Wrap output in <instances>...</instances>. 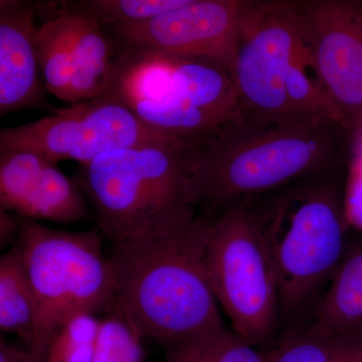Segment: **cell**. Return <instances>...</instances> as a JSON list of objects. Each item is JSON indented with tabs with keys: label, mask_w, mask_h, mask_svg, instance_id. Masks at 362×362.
<instances>
[{
	"label": "cell",
	"mask_w": 362,
	"mask_h": 362,
	"mask_svg": "<svg viewBox=\"0 0 362 362\" xmlns=\"http://www.w3.org/2000/svg\"><path fill=\"white\" fill-rule=\"evenodd\" d=\"M143 339L119 315L101 317L94 362H145Z\"/></svg>",
	"instance_id": "cell-21"
},
{
	"label": "cell",
	"mask_w": 362,
	"mask_h": 362,
	"mask_svg": "<svg viewBox=\"0 0 362 362\" xmlns=\"http://www.w3.org/2000/svg\"><path fill=\"white\" fill-rule=\"evenodd\" d=\"M314 77L351 140L362 138V11L334 0L297 2Z\"/></svg>",
	"instance_id": "cell-9"
},
{
	"label": "cell",
	"mask_w": 362,
	"mask_h": 362,
	"mask_svg": "<svg viewBox=\"0 0 362 362\" xmlns=\"http://www.w3.org/2000/svg\"><path fill=\"white\" fill-rule=\"evenodd\" d=\"M161 347L164 362H266L261 350L225 325Z\"/></svg>",
	"instance_id": "cell-17"
},
{
	"label": "cell",
	"mask_w": 362,
	"mask_h": 362,
	"mask_svg": "<svg viewBox=\"0 0 362 362\" xmlns=\"http://www.w3.org/2000/svg\"><path fill=\"white\" fill-rule=\"evenodd\" d=\"M0 362H45L30 349H21L6 338H0Z\"/></svg>",
	"instance_id": "cell-23"
},
{
	"label": "cell",
	"mask_w": 362,
	"mask_h": 362,
	"mask_svg": "<svg viewBox=\"0 0 362 362\" xmlns=\"http://www.w3.org/2000/svg\"><path fill=\"white\" fill-rule=\"evenodd\" d=\"M334 173L286 187L256 207L277 275L282 333L309 315L346 250L344 197Z\"/></svg>",
	"instance_id": "cell-3"
},
{
	"label": "cell",
	"mask_w": 362,
	"mask_h": 362,
	"mask_svg": "<svg viewBox=\"0 0 362 362\" xmlns=\"http://www.w3.org/2000/svg\"><path fill=\"white\" fill-rule=\"evenodd\" d=\"M346 141L349 135L332 118L256 124L237 116L192 147L185 201L211 216L233 202L335 173Z\"/></svg>",
	"instance_id": "cell-2"
},
{
	"label": "cell",
	"mask_w": 362,
	"mask_h": 362,
	"mask_svg": "<svg viewBox=\"0 0 362 362\" xmlns=\"http://www.w3.org/2000/svg\"><path fill=\"white\" fill-rule=\"evenodd\" d=\"M88 204L77 181L49 157L26 149L0 152V211L70 225L89 218Z\"/></svg>",
	"instance_id": "cell-11"
},
{
	"label": "cell",
	"mask_w": 362,
	"mask_h": 362,
	"mask_svg": "<svg viewBox=\"0 0 362 362\" xmlns=\"http://www.w3.org/2000/svg\"><path fill=\"white\" fill-rule=\"evenodd\" d=\"M206 218L187 202L112 244L115 311L160 346L223 325L206 263Z\"/></svg>",
	"instance_id": "cell-1"
},
{
	"label": "cell",
	"mask_w": 362,
	"mask_h": 362,
	"mask_svg": "<svg viewBox=\"0 0 362 362\" xmlns=\"http://www.w3.org/2000/svg\"><path fill=\"white\" fill-rule=\"evenodd\" d=\"M187 0H74L54 1L59 11L78 14L104 28L139 23L173 11Z\"/></svg>",
	"instance_id": "cell-18"
},
{
	"label": "cell",
	"mask_w": 362,
	"mask_h": 362,
	"mask_svg": "<svg viewBox=\"0 0 362 362\" xmlns=\"http://www.w3.org/2000/svg\"><path fill=\"white\" fill-rule=\"evenodd\" d=\"M247 122L280 124L335 119L311 77L297 1H246L230 68Z\"/></svg>",
	"instance_id": "cell-4"
},
{
	"label": "cell",
	"mask_w": 362,
	"mask_h": 362,
	"mask_svg": "<svg viewBox=\"0 0 362 362\" xmlns=\"http://www.w3.org/2000/svg\"><path fill=\"white\" fill-rule=\"evenodd\" d=\"M206 218L209 279L233 330L261 351L280 334L275 267L254 204L233 202Z\"/></svg>",
	"instance_id": "cell-6"
},
{
	"label": "cell",
	"mask_w": 362,
	"mask_h": 362,
	"mask_svg": "<svg viewBox=\"0 0 362 362\" xmlns=\"http://www.w3.org/2000/svg\"><path fill=\"white\" fill-rule=\"evenodd\" d=\"M68 21L76 69L71 82V104L103 96L110 83L117 45L103 26L83 16L59 11Z\"/></svg>",
	"instance_id": "cell-14"
},
{
	"label": "cell",
	"mask_w": 362,
	"mask_h": 362,
	"mask_svg": "<svg viewBox=\"0 0 362 362\" xmlns=\"http://www.w3.org/2000/svg\"><path fill=\"white\" fill-rule=\"evenodd\" d=\"M98 226L82 232L23 220L16 245L37 302V327L28 347L44 359L57 332L78 313L115 311V279Z\"/></svg>",
	"instance_id": "cell-5"
},
{
	"label": "cell",
	"mask_w": 362,
	"mask_h": 362,
	"mask_svg": "<svg viewBox=\"0 0 362 362\" xmlns=\"http://www.w3.org/2000/svg\"><path fill=\"white\" fill-rule=\"evenodd\" d=\"M37 302L16 244L0 258V329L30 346L37 327Z\"/></svg>",
	"instance_id": "cell-16"
},
{
	"label": "cell",
	"mask_w": 362,
	"mask_h": 362,
	"mask_svg": "<svg viewBox=\"0 0 362 362\" xmlns=\"http://www.w3.org/2000/svg\"><path fill=\"white\" fill-rule=\"evenodd\" d=\"M297 327L314 337L362 345V237L349 240L322 296Z\"/></svg>",
	"instance_id": "cell-13"
},
{
	"label": "cell",
	"mask_w": 362,
	"mask_h": 362,
	"mask_svg": "<svg viewBox=\"0 0 362 362\" xmlns=\"http://www.w3.org/2000/svg\"><path fill=\"white\" fill-rule=\"evenodd\" d=\"M245 2L187 0L148 20L103 28L118 49L216 59L230 70Z\"/></svg>",
	"instance_id": "cell-10"
},
{
	"label": "cell",
	"mask_w": 362,
	"mask_h": 362,
	"mask_svg": "<svg viewBox=\"0 0 362 362\" xmlns=\"http://www.w3.org/2000/svg\"><path fill=\"white\" fill-rule=\"evenodd\" d=\"M100 322L92 313L71 317L49 342L45 362H94Z\"/></svg>",
	"instance_id": "cell-20"
},
{
	"label": "cell",
	"mask_w": 362,
	"mask_h": 362,
	"mask_svg": "<svg viewBox=\"0 0 362 362\" xmlns=\"http://www.w3.org/2000/svg\"><path fill=\"white\" fill-rule=\"evenodd\" d=\"M168 141L181 140L152 129L109 96L78 102L40 120L0 130V152L33 150L57 163L75 160L81 165L113 150Z\"/></svg>",
	"instance_id": "cell-8"
},
{
	"label": "cell",
	"mask_w": 362,
	"mask_h": 362,
	"mask_svg": "<svg viewBox=\"0 0 362 362\" xmlns=\"http://www.w3.org/2000/svg\"><path fill=\"white\" fill-rule=\"evenodd\" d=\"M39 16L44 21L37 26L35 49L45 89L71 104V82L76 58L68 21L65 14L56 11L49 2H39Z\"/></svg>",
	"instance_id": "cell-15"
},
{
	"label": "cell",
	"mask_w": 362,
	"mask_h": 362,
	"mask_svg": "<svg viewBox=\"0 0 362 362\" xmlns=\"http://www.w3.org/2000/svg\"><path fill=\"white\" fill-rule=\"evenodd\" d=\"M357 347L328 341L295 327L279 335L270 349L262 352L266 362H357Z\"/></svg>",
	"instance_id": "cell-19"
},
{
	"label": "cell",
	"mask_w": 362,
	"mask_h": 362,
	"mask_svg": "<svg viewBox=\"0 0 362 362\" xmlns=\"http://www.w3.org/2000/svg\"><path fill=\"white\" fill-rule=\"evenodd\" d=\"M357 362H362V345L356 349Z\"/></svg>",
	"instance_id": "cell-24"
},
{
	"label": "cell",
	"mask_w": 362,
	"mask_h": 362,
	"mask_svg": "<svg viewBox=\"0 0 362 362\" xmlns=\"http://www.w3.org/2000/svg\"><path fill=\"white\" fill-rule=\"evenodd\" d=\"M185 141L149 143L102 154L80 165L75 180L111 244L185 201L190 151Z\"/></svg>",
	"instance_id": "cell-7"
},
{
	"label": "cell",
	"mask_w": 362,
	"mask_h": 362,
	"mask_svg": "<svg viewBox=\"0 0 362 362\" xmlns=\"http://www.w3.org/2000/svg\"><path fill=\"white\" fill-rule=\"evenodd\" d=\"M39 1H0V116L45 108L35 37Z\"/></svg>",
	"instance_id": "cell-12"
},
{
	"label": "cell",
	"mask_w": 362,
	"mask_h": 362,
	"mask_svg": "<svg viewBox=\"0 0 362 362\" xmlns=\"http://www.w3.org/2000/svg\"><path fill=\"white\" fill-rule=\"evenodd\" d=\"M23 218L9 211H0V246L16 244L20 235Z\"/></svg>",
	"instance_id": "cell-22"
}]
</instances>
